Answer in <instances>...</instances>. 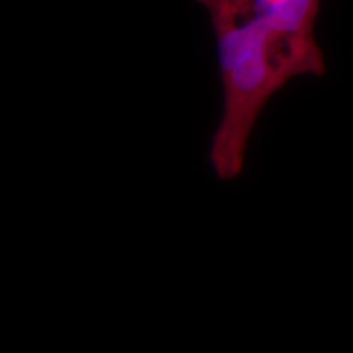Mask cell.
<instances>
[{"mask_svg":"<svg viewBox=\"0 0 353 353\" xmlns=\"http://www.w3.org/2000/svg\"><path fill=\"white\" fill-rule=\"evenodd\" d=\"M223 83V113L210 144L214 175L231 182L244 170L247 145L268 100L306 64L252 20L210 13Z\"/></svg>","mask_w":353,"mask_h":353,"instance_id":"1","label":"cell"},{"mask_svg":"<svg viewBox=\"0 0 353 353\" xmlns=\"http://www.w3.org/2000/svg\"><path fill=\"white\" fill-rule=\"evenodd\" d=\"M210 13L239 17L262 25L291 54L301 59L311 76L325 72L324 52L314 37L321 0H195Z\"/></svg>","mask_w":353,"mask_h":353,"instance_id":"2","label":"cell"}]
</instances>
